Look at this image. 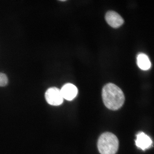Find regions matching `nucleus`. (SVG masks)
<instances>
[{"instance_id":"f257e3e1","label":"nucleus","mask_w":154,"mask_h":154,"mask_svg":"<svg viewBox=\"0 0 154 154\" xmlns=\"http://www.w3.org/2000/svg\"><path fill=\"white\" fill-rule=\"evenodd\" d=\"M102 97L106 106L112 110L120 109L125 101L124 92L118 86L112 83L108 84L103 87Z\"/></svg>"},{"instance_id":"f03ea898","label":"nucleus","mask_w":154,"mask_h":154,"mask_svg":"<svg viewBox=\"0 0 154 154\" xmlns=\"http://www.w3.org/2000/svg\"><path fill=\"white\" fill-rule=\"evenodd\" d=\"M97 147L101 154H115L119 149V140L114 134L104 133L98 139Z\"/></svg>"},{"instance_id":"7ed1b4c3","label":"nucleus","mask_w":154,"mask_h":154,"mask_svg":"<svg viewBox=\"0 0 154 154\" xmlns=\"http://www.w3.org/2000/svg\"><path fill=\"white\" fill-rule=\"evenodd\" d=\"M45 97L47 103L53 106L61 105L63 100L60 90L55 87L49 88L45 92Z\"/></svg>"},{"instance_id":"20e7f679","label":"nucleus","mask_w":154,"mask_h":154,"mask_svg":"<svg viewBox=\"0 0 154 154\" xmlns=\"http://www.w3.org/2000/svg\"><path fill=\"white\" fill-rule=\"evenodd\" d=\"M105 19L109 26L114 28L120 26L124 23V20L120 15L115 11H108L106 14Z\"/></svg>"},{"instance_id":"39448f33","label":"nucleus","mask_w":154,"mask_h":154,"mask_svg":"<svg viewBox=\"0 0 154 154\" xmlns=\"http://www.w3.org/2000/svg\"><path fill=\"white\" fill-rule=\"evenodd\" d=\"M63 99L71 101L76 97L78 94V89L74 85L68 83L65 84L60 90Z\"/></svg>"},{"instance_id":"423d86ee","label":"nucleus","mask_w":154,"mask_h":154,"mask_svg":"<svg viewBox=\"0 0 154 154\" xmlns=\"http://www.w3.org/2000/svg\"><path fill=\"white\" fill-rule=\"evenodd\" d=\"M135 141L136 146L143 150L151 147L152 143L151 138L143 132L137 135Z\"/></svg>"},{"instance_id":"0eeeda50","label":"nucleus","mask_w":154,"mask_h":154,"mask_svg":"<svg viewBox=\"0 0 154 154\" xmlns=\"http://www.w3.org/2000/svg\"><path fill=\"white\" fill-rule=\"evenodd\" d=\"M137 64L140 69L144 70H149L151 66L149 57L145 54L143 53L140 54L138 55Z\"/></svg>"},{"instance_id":"6e6552de","label":"nucleus","mask_w":154,"mask_h":154,"mask_svg":"<svg viewBox=\"0 0 154 154\" xmlns=\"http://www.w3.org/2000/svg\"><path fill=\"white\" fill-rule=\"evenodd\" d=\"M8 80L5 74L0 72V87H4L8 83Z\"/></svg>"},{"instance_id":"1a4fd4ad","label":"nucleus","mask_w":154,"mask_h":154,"mask_svg":"<svg viewBox=\"0 0 154 154\" xmlns=\"http://www.w3.org/2000/svg\"><path fill=\"white\" fill-rule=\"evenodd\" d=\"M62 1V2H64V1Z\"/></svg>"}]
</instances>
